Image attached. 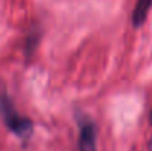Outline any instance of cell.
<instances>
[{"label": "cell", "instance_id": "5b68a950", "mask_svg": "<svg viewBox=\"0 0 152 151\" xmlns=\"http://www.w3.org/2000/svg\"><path fill=\"white\" fill-rule=\"evenodd\" d=\"M151 124H152V111H151ZM149 147H151V150H152V138H151V142H149Z\"/></svg>", "mask_w": 152, "mask_h": 151}, {"label": "cell", "instance_id": "6da1fadb", "mask_svg": "<svg viewBox=\"0 0 152 151\" xmlns=\"http://www.w3.org/2000/svg\"><path fill=\"white\" fill-rule=\"evenodd\" d=\"M0 114H1L4 126L12 133H15L22 141L30 139V136L33 135V130H34L33 122L28 117L21 116L18 113V110L13 105V101L10 99V96L7 95V92L4 89L0 91Z\"/></svg>", "mask_w": 152, "mask_h": 151}, {"label": "cell", "instance_id": "277c9868", "mask_svg": "<svg viewBox=\"0 0 152 151\" xmlns=\"http://www.w3.org/2000/svg\"><path fill=\"white\" fill-rule=\"evenodd\" d=\"M39 40H40V31H39V28L34 25V27L30 28V31H28V34H27V40H25V52H27L28 56L39 46Z\"/></svg>", "mask_w": 152, "mask_h": 151}, {"label": "cell", "instance_id": "7a4b0ae2", "mask_svg": "<svg viewBox=\"0 0 152 151\" xmlns=\"http://www.w3.org/2000/svg\"><path fill=\"white\" fill-rule=\"evenodd\" d=\"M80 135H78V151H96V126L95 123L81 116L78 119Z\"/></svg>", "mask_w": 152, "mask_h": 151}, {"label": "cell", "instance_id": "3957f363", "mask_svg": "<svg viewBox=\"0 0 152 151\" xmlns=\"http://www.w3.org/2000/svg\"><path fill=\"white\" fill-rule=\"evenodd\" d=\"M151 7H152V0H137L136 4H134L133 13H132V25L136 27V28L140 27L145 22Z\"/></svg>", "mask_w": 152, "mask_h": 151}]
</instances>
